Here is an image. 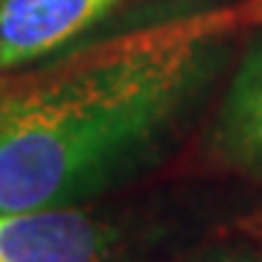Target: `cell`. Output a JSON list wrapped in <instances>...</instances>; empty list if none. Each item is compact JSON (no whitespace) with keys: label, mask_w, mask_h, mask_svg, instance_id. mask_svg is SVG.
<instances>
[{"label":"cell","mask_w":262,"mask_h":262,"mask_svg":"<svg viewBox=\"0 0 262 262\" xmlns=\"http://www.w3.org/2000/svg\"><path fill=\"white\" fill-rule=\"evenodd\" d=\"M192 262H262V253L248 251V248H219V251H207L195 256Z\"/></svg>","instance_id":"cell-5"},{"label":"cell","mask_w":262,"mask_h":262,"mask_svg":"<svg viewBox=\"0 0 262 262\" xmlns=\"http://www.w3.org/2000/svg\"><path fill=\"white\" fill-rule=\"evenodd\" d=\"M233 24L172 9L0 79V215L88 207L155 169L230 64Z\"/></svg>","instance_id":"cell-1"},{"label":"cell","mask_w":262,"mask_h":262,"mask_svg":"<svg viewBox=\"0 0 262 262\" xmlns=\"http://www.w3.org/2000/svg\"><path fill=\"white\" fill-rule=\"evenodd\" d=\"M128 0H0V79L76 50Z\"/></svg>","instance_id":"cell-3"},{"label":"cell","mask_w":262,"mask_h":262,"mask_svg":"<svg viewBox=\"0 0 262 262\" xmlns=\"http://www.w3.org/2000/svg\"><path fill=\"white\" fill-rule=\"evenodd\" d=\"M256 15L262 18V0H256Z\"/></svg>","instance_id":"cell-6"},{"label":"cell","mask_w":262,"mask_h":262,"mask_svg":"<svg viewBox=\"0 0 262 262\" xmlns=\"http://www.w3.org/2000/svg\"><path fill=\"white\" fill-rule=\"evenodd\" d=\"M131 239L88 207L0 215V262H128Z\"/></svg>","instance_id":"cell-2"},{"label":"cell","mask_w":262,"mask_h":262,"mask_svg":"<svg viewBox=\"0 0 262 262\" xmlns=\"http://www.w3.org/2000/svg\"><path fill=\"white\" fill-rule=\"evenodd\" d=\"M204 151L219 169L262 184V32L230 67L210 114Z\"/></svg>","instance_id":"cell-4"}]
</instances>
